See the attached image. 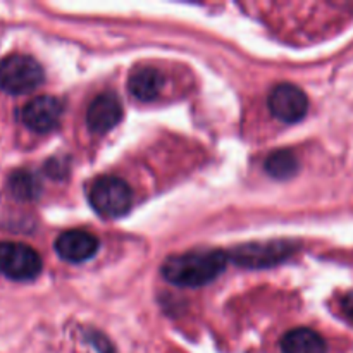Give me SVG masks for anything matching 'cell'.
Segmentation results:
<instances>
[{
  "label": "cell",
  "instance_id": "1",
  "mask_svg": "<svg viewBox=\"0 0 353 353\" xmlns=\"http://www.w3.org/2000/svg\"><path fill=\"white\" fill-rule=\"evenodd\" d=\"M228 254L221 250H193L172 255L162 264V276L169 283L186 288L209 285L228 265Z\"/></svg>",
  "mask_w": 353,
  "mask_h": 353
},
{
  "label": "cell",
  "instance_id": "2",
  "mask_svg": "<svg viewBox=\"0 0 353 353\" xmlns=\"http://www.w3.org/2000/svg\"><path fill=\"white\" fill-rule=\"evenodd\" d=\"M88 199L95 212L107 219L126 216L133 205V192L130 185L116 176H102L97 179L90 188Z\"/></svg>",
  "mask_w": 353,
  "mask_h": 353
},
{
  "label": "cell",
  "instance_id": "3",
  "mask_svg": "<svg viewBox=\"0 0 353 353\" xmlns=\"http://www.w3.org/2000/svg\"><path fill=\"white\" fill-rule=\"evenodd\" d=\"M41 65L30 55H9L0 61V88L10 95H24L41 85Z\"/></svg>",
  "mask_w": 353,
  "mask_h": 353
},
{
  "label": "cell",
  "instance_id": "4",
  "mask_svg": "<svg viewBox=\"0 0 353 353\" xmlns=\"http://www.w3.org/2000/svg\"><path fill=\"white\" fill-rule=\"evenodd\" d=\"M0 272L14 281H31L41 272V259L28 245L3 241L0 243Z\"/></svg>",
  "mask_w": 353,
  "mask_h": 353
},
{
  "label": "cell",
  "instance_id": "5",
  "mask_svg": "<svg viewBox=\"0 0 353 353\" xmlns=\"http://www.w3.org/2000/svg\"><path fill=\"white\" fill-rule=\"evenodd\" d=\"M295 252V247L288 241H269V243H247L236 247L228 254V261L241 268L262 269L281 264Z\"/></svg>",
  "mask_w": 353,
  "mask_h": 353
},
{
  "label": "cell",
  "instance_id": "6",
  "mask_svg": "<svg viewBox=\"0 0 353 353\" xmlns=\"http://www.w3.org/2000/svg\"><path fill=\"white\" fill-rule=\"evenodd\" d=\"M268 105L276 119L293 124L305 117L309 110V99L299 86L292 83H279L269 93Z\"/></svg>",
  "mask_w": 353,
  "mask_h": 353
},
{
  "label": "cell",
  "instance_id": "7",
  "mask_svg": "<svg viewBox=\"0 0 353 353\" xmlns=\"http://www.w3.org/2000/svg\"><path fill=\"white\" fill-rule=\"evenodd\" d=\"M64 112V103L57 97L41 95L30 100L21 110V121L37 133H47L52 131L61 121Z\"/></svg>",
  "mask_w": 353,
  "mask_h": 353
},
{
  "label": "cell",
  "instance_id": "8",
  "mask_svg": "<svg viewBox=\"0 0 353 353\" xmlns=\"http://www.w3.org/2000/svg\"><path fill=\"white\" fill-rule=\"evenodd\" d=\"M55 250H57L59 257L71 264H79L93 255L99 250V238L95 234L88 233V231L81 230H71L62 233L55 241Z\"/></svg>",
  "mask_w": 353,
  "mask_h": 353
},
{
  "label": "cell",
  "instance_id": "9",
  "mask_svg": "<svg viewBox=\"0 0 353 353\" xmlns=\"http://www.w3.org/2000/svg\"><path fill=\"white\" fill-rule=\"evenodd\" d=\"M123 117V105L114 93H100L88 107L86 123L97 134H103L117 126Z\"/></svg>",
  "mask_w": 353,
  "mask_h": 353
},
{
  "label": "cell",
  "instance_id": "10",
  "mask_svg": "<svg viewBox=\"0 0 353 353\" xmlns=\"http://www.w3.org/2000/svg\"><path fill=\"white\" fill-rule=\"evenodd\" d=\"M164 86V78L154 68L134 69L128 79V90L141 102H152L157 99Z\"/></svg>",
  "mask_w": 353,
  "mask_h": 353
},
{
  "label": "cell",
  "instance_id": "11",
  "mask_svg": "<svg viewBox=\"0 0 353 353\" xmlns=\"http://www.w3.org/2000/svg\"><path fill=\"white\" fill-rule=\"evenodd\" d=\"M283 353H327V343L309 327H296L281 338Z\"/></svg>",
  "mask_w": 353,
  "mask_h": 353
},
{
  "label": "cell",
  "instance_id": "12",
  "mask_svg": "<svg viewBox=\"0 0 353 353\" xmlns=\"http://www.w3.org/2000/svg\"><path fill=\"white\" fill-rule=\"evenodd\" d=\"M299 159L292 150H276L265 159V171L274 179H290L299 172Z\"/></svg>",
  "mask_w": 353,
  "mask_h": 353
},
{
  "label": "cell",
  "instance_id": "13",
  "mask_svg": "<svg viewBox=\"0 0 353 353\" xmlns=\"http://www.w3.org/2000/svg\"><path fill=\"white\" fill-rule=\"evenodd\" d=\"M9 188L10 193L16 196L17 200H34L38 199L41 192V183L34 172L28 171V169H21L10 174L9 178Z\"/></svg>",
  "mask_w": 353,
  "mask_h": 353
},
{
  "label": "cell",
  "instance_id": "14",
  "mask_svg": "<svg viewBox=\"0 0 353 353\" xmlns=\"http://www.w3.org/2000/svg\"><path fill=\"white\" fill-rule=\"evenodd\" d=\"M341 309H343V312L353 321V292L345 295V299L341 300Z\"/></svg>",
  "mask_w": 353,
  "mask_h": 353
}]
</instances>
